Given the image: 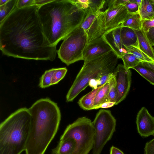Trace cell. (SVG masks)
Masks as SVG:
<instances>
[{
  "label": "cell",
  "mask_w": 154,
  "mask_h": 154,
  "mask_svg": "<svg viewBox=\"0 0 154 154\" xmlns=\"http://www.w3.org/2000/svg\"><path fill=\"white\" fill-rule=\"evenodd\" d=\"M106 1L104 0H89L88 9L95 12H98L103 8Z\"/></svg>",
  "instance_id": "29"
},
{
  "label": "cell",
  "mask_w": 154,
  "mask_h": 154,
  "mask_svg": "<svg viewBox=\"0 0 154 154\" xmlns=\"http://www.w3.org/2000/svg\"><path fill=\"white\" fill-rule=\"evenodd\" d=\"M67 70L66 67L55 68L52 80V85L58 83L65 76Z\"/></svg>",
  "instance_id": "28"
},
{
  "label": "cell",
  "mask_w": 154,
  "mask_h": 154,
  "mask_svg": "<svg viewBox=\"0 0 154 154\" xmlns=\"http://www.w3.org/2000/svg\"><path fill=\"white\" fill-rule=\"evenodd\" d=\"M75 142L72 138L60 140L57 146L52 150V154H74Z\"/></svg>",
  "instance_id": "16"
},
{
  "label": "cell",
  "mask_w": 154,
  "mask_h": 154,
  "mask_svg": "<svg viewBox=\"0 0 154 154\" xmlns=\"http://www.w3.org/2000/svg\"><path fill=\"white\" fill-rule=\"evenodd\" d=\"M154 27V17L150 20H142V29L146 33L149 29Z\"/></svg>",
  "instance_id": "35"
},
{
  "label": "cell",
  "mask_w": 154,
  "mask_h": 154,
  "mask_svg": "<svg viewBox=\"0 0 154 154\" xmlns=\"http://www.w3.org/2000/svg\"><path fill=\"white\" fill-rule=\"evenodd\" d=\"M95 135L92 122L84 116L68 125L60 140L73 139L76 144L74 154H88L93 148Z\"/></svg>",
  "instance_id": "6"
},
{
  "label": "cell",
  "mask_w": 154,
  "mask_h": 154,
  "mask_svg": "<svg viewBox=\"0 0 154 154\" xmlns=\"http://www.w3.org/2000/svg\"><path fill=\"white\" fill-rule=\"evenodd\" d=\"M121 39L124 47L138 45L137 37L134 30L129 28L121 27Z\"/></svg>",
  "instance_id": "17"
},
{
  "label": "cell",
  "mask_w": 154,
  "mask_h": 154,
  "mask_svg": "<svg viewBox=\"0 0 154 154\" xmlns=\"http://www.w3.org/2000/svg\"><path fill=\"white\" fill-rule=\"evenodd\" d=\"M133 69L135 70L150 84L154 85V70L144 66L140 63Z\"/></svg>",
  "instance_id": "22"
},
{
  "label": "cell",
  "mask_w": 154,
  "mask_h": 154,
  "mask_svg": "<svg viewBox=\"0 0 154 154\" xmlns=\"http://www.w3.org/2000/svg\"><path fill=\"white\" fill-rule=\"evenodd\" d=\"M87 43L86 33L81 27H78L63 39L57 51L58 57L67 66L83 60V51Z\"/></svg>",
  "instance_id": "7"
},
{
  "label": "cell",
  "mask_w": 154,
  "mask_h": 154,
  "mask_svg": "<svg viewBox=\"0 0 154 154\" xmlns=\"http://www.w3.org/2000/svg\"><path fill=\"white\" fill-rule=\"evenodd\" d=\"M55 68L45 71L41 78L39 86L41 88H45L52 85V80Z\"/></svg>",
  "instance_id": "27"
},
{
  "label": "cell",
  "mask_w": 154,
  "mask_h": 154,
  "mask_svg": "<svg viewBox=\"0 0 154 154\" xmlns=\"http://www.w3.org/2000/svg\"><path fill=\"white\" fill-rule=\"evenodd\" d=\"M146 33L152 45L154 46V27L149 29Z\"/></svg>",
  "instance_id": "36"
},
{
  "label": "cell",
  "mask_w": 154,
  "mask_h": 154,
  "mask_svg": "<svg viewBox=\"0 0 154 154\" xmlns=\"http://www.w3.org/2000/svg\"><path fill=\"white\" fill-rule=\"evenodd\" d=\"M29 109L20 108L0 125V154H20L25 151L30 129Z\"/></svg>",
  "instance_id": "4"
},
{
  "label": "cell",
  "mask_w": 154,
  "mask_h": 154,
  "mask_svg": "<svg viewBox=\"0 0 154 154\" xmlns=\"http://www.w3.org/2000/svg\"><path fill=\"white\" fill-rule=\"evenodd\" d=\"M9 0H0V6L5 4L8 2Z\"/></svg>",
  "instance_id": "42"
},
{
  "label": "cell",
  "mask_w": 154,
  "mask_h": 154,
  "mask_svg": "<svg viewBox=\"0 0 154 154\" xmlns=\"http://www.w3.org/2000/svg\"><path fill=\"white\" fill-rule=\"evenodd\" d=\"M92 123L95 135L92 154H100L115 131L116 120L110 110L101 109L97 114Z\"/></svg>",
  "instance_id": "8"
},
{
  "label": "cell",
  "mask_w": 154,
  "mask_h": 154,
  "mask_svg": "<svg viewBox=\"0 0 154 154\" xmlns=\"http://www.w3.org/2000/svg\"><path fill=\"white\" fill-rule=\"evenodd\" d=\"M79 8L86 10L89 7V0H70Z\"/></svg>",
  "instance_id": "31"
},
{
  "label": "cell",
  "mask_w": 154,
  "mask_h": 154,
  "mask_svg": "<svg viewBox=\"0 0 154 154\" xmlns=\"http://www.w3.org/2000/svg\"><path fill=\"white\" fill-rule=\"evenodd\" d=\"M142 20H150L154 17V4L152 0H142L139 9Z\"/></svg>",
  "instance_id": "18"
},
{
  "label": "cell",
  "mask_w": 154,
  "mask_h": 154,
  "mask_svg": "<svg viewBox=\"0 0 154 154\" xmlns=\"http://www.w3.org/2000/svg\"><path fill=\"white\" fill-rule=\"evenodd\" d=\"M152 0V2H153V3L154 4V0Z\"/></svg>",
  "instance_id": "43"
},
{
  "label": "cell",
  "mask_w": 154,
  "mask_h": 154,
  "mask_svg": "<svg viewBox=\"0 0 154 154\" xmlns=\"http://www.w3.org/2000/svg\"><path fill=\"white\" fill-rule=\"evenodd\" d=\"M124 5L127 8L129 13L135 14L139 13L138 6L136 3L133 2L132 0H129V2Z\"/></svg>",
  "instance_id": "30"
},
{
  "label": "cell",
  "mask_w": 154,
  "mask_h": 154,
  "mask_svg": "<svg viewBox=\"0 0 154 154\" xmlns=\"http://www.w3.org/2000/svg\"><path fill=\"white\" fill-rule=\"evenodd\" d=\"M142 0H132V1L136 3L139 8L140 5Z\"/></svg>",
  "instance_id": "41"
},
{
  "label": "cell",
  "mask_w": 154,
  "mask_h": 154,
  "mask_svg": "<svg viewBox=\"0 0 154 154\" xmlns=\"http://www.w3.org/2000/svg\"><path fill=\"white\" fill-rule=\"evenodd\" d=\"M121 58L123 61L124 66L127 70L133 69L141 63L133 54L128 52L123 54Z\"/></svg>",
  "instance_id": "25"
},
{
  "label": "cell",
  "mask_w": 154,
  "mask_h": 154,
  "mask_svg": "<svg viewBox=\"0 0 154 154\" xmlns=\"http://www.w3.org/2000/svg\"><path fill=\"white\" fill-rule=\"evenodd\" d=\"M104 85L98 86L83 96L79 100L78 104L84 110H89L93 109L96 94L100 89Z\"/></svg>",
  "instance_id": "19"
},
{
  "label": "cell",
  "mask_w": 154,
  "mask_h": 154,
  "mask_svg": "<svg viewBox=\"0 0 154 154\" xmlns=\"http://www.w3.org/2000/svg\"><path fill=\"white\" fill-rule=\"evenodd\" d=\"M117 92L115 105L124 100L129 91L131 82L132 73L130 69L127 70L123 65L119 64L114 71Z\"/></svg>",
  "instance_id": "10"
},
{
  "label": "cell",
  "mask_w": 154,
  "mask_h": 154,
  "mask_svg": "<svg viewBox=\"0 0 154 154\" xmlns=\"http://www.w3.org/2000/svg\"><path fill=\"white\" fill-rule=\"evenodd\" d=\"M31 116L30 133L26 154H44L58 129L61 113L57 104L42 98L29 109Z\"/></svg>",
  "instance_id": "3"
},
{
  "label": "cell",
  "mask_w": 154,
  "mask_h": 154,
  "mask_svg": "<svg viewBox=\"0 0 154 154\" xmlns=\"http://www.w3.org/2000/svg\"><path fill=\"white\" fill-rule=\"evenodd\" d=\"M124 48L128 52L133 54L141 63L154 62L153 60L148 56L140 49L138 45L137 46H126Z\"/></svg>",
  "instance_id": "21"
},
{
  "label": "cell",
  "mask_w": 154,
  "mask_h": 154,
  "mask_svg": "<svg viewBox=\"0 0 154 154\" xmlns=\"http://www.w3.org/2000/svg\"><path fill=\"white\" fill-rule=\"evenodd\" d=\"M17 0H9L0 6V23L2 22L16 7Z\"/></svg>",
  "instance_id": "24"
},
{
  "label": "cell",
  "mask_w": 154,
  "mask_h": 154,
  "mask_svg": "<svg viewBox=\"0 0 154 154\" xmlns=\"http://www.w3.org/2000/svg\"><path fill=\"white\" fill-rule=\"evenodd\" d=\"M135 31L137 37L139 48L148 56L154 60V49L147 37L146 33L142 29Z\"/></svg>",
  "instance_id": "15"
},
{
  "label": "cell",
  "mask_w": 154,
  "mask_h": 154,
  "mask_svg": "<svg viewBox=\"0 0 154 154\" xmlns=\"http://www.w3.org/2000/svg\"><path fill=\"white\" fill-rule=\"evenodd\" d=\"M116 103L113 102H106L103 103L100 105L94 107L93 109H97L100 108H107L112 107L115 105Z\"/></svg>",
  "instance_id": "37"
},
{
  "label": "cell",
  "mask_w": 154,
  "mask_h": 154,
  "mask_svg": "<svg viewBox=\"0 0 154 154\" xmlns=\"http://www.w3.org/2000/svg\"><path fill=\"white\" fill-rule=\"evenodd\" d=\"M109 80V88L108 94L104 103L113 102L116 103L117 99V92L116 81L113 73L110 75Z\"/></svg>",
  "instance_id": "26"
},
{
  "label": "cell",
  "mask_w": 154,
  "mask_h": 154,
  "mask_svg": "<svg viewBox=\"0 0 154 154\" xmlns=\"http://www.w3.org/2000/svg\"><path fill=\"white\" fill-rule=\"evenodd\" d=\"M52 0H35L34 5L39 7L44 5L52 1Z\"/></svg>",
  "instance_id": "39"
},
{
  "label": "cell",
  "mask_w": 154,
  "mask_h": 154,
  "mask_svg": "<svg viewBox=\"0 0 154 154\" xmlns=\"http://www.w3.org/2000/svg\"><path fill=\"white\" fill-rule=\"evenodd\" d=\"M106 10L105 32L120 26L128 14L123 5L108 8Z\"/></svg>",
  "instance_id": "11"
},
{
  "label": "cell",
  "mask_w": 154,
  "mask_h": 154,
  "mask_svg": "<svg viewBox=\"0 0 154 154\" xmlns=\"http://www.w3.org/2000/svg\"><path fill=\"white\" fill-rule=\"evenodd\" d=\"M86 11V15L80 26L86 33L88 43L102 37L105 32L106 11L97 13L88 9Z\"/></svg>",
  "instance_id": "9"
},
{
  "label": "cell",
  "mask_w": 154,
  "mask_h": 154,
  "mask_svg": "<svg viewBox=\"0 0 154 154\" xmlns=\"http://www.w3.org/2000/svg\"><path fill=\"white\" fill-rule=\"evenodd\" d=\"M136 124L137 132L142 137H146L154 135V117L145 107H142L138 112Z\"/></svg>",
  "instance_id": "12"
},
{
  "label": "cell",
  "mask_w": 154,
  "mask_h": 154,
  "mask_svg": "<svg viewBox=\"0 0 154 154\" xmlns=\"http://www.w3.org/2000/svg\"><path fill=\"white\" fill-rule=\"evenodd\" d=\"M121 26L129 28L134 30L142 29V20L139 13L128 14L126 18Z\"/></svg>",
  "instance_id": "20"
},
{
  "label": "cell",
  "mask_w": 154,
  "mask_h": 154,
  "mask_svg": "<svg viewBox=\"0 0 154 154\" xmlns=\"http://www.w3.org/2000/svg\"><path fill=\"white\" fill-rule=\"evenodd\" d=\"M129 2V0H108L106 1V3L108 8L114 7L120 5H125Z\"/></svg>",
  "instance_id": "32"
},
{
  "label": "cell",
  "mask_w": 154,
  "mask_h": 154,
  "mask_svg": "<svg viewBox=\"0 0 154 154\" xmlns=\"http://www.w3.org/2000/svg\"><path fill=\"white\" fill-rule=\"evenodd\" d=\"M39 6L17 7L0 23V49L9 57L52 61L56 46L51 45L43 30L38 13Z\"/></svg>",
  "instance_id": "1"
},
{
  "label": "cell",
  "mask_w": 154,
  "mask_h": 154,
  "mask_svg": "<svg viewBox=\"0 0 154 154\" xmlns=\"http://www.w3.org/2000/svg\"><path fill=\"white\" fill-rule=\"evenodd\" d=\"M86 11L79 8L70 0H52L39 6L38 13L45 35L51 45L61 40L80 26Z\"/></svg>",
  "instance_id": "2"
},
{
  "label": "cell",
  "mask_w": 154,
  "mask_h": 154,
  "mask_svg": "<svg viewBox=\"0 0 154 154\" xmlns=\"http://www.w3.org/2000/svg\"><path fill=\"white\" fill-rule=\"evenodd\" d=\"M121 27L119 26L105 32L103 35L104 39L119 58L127 53L123 46L121 39Z\"/></svg>",
  "instance_id": "14"
},
{
  "label": "cell",
  "mask_w": 154,
  "mask_h": 154,
  "mask_svg": "<svg viewBox=\"0 0 154 154\" xmlns=\"http://www.w3.org/2000/svg\"><path fill=\"white\" fill-rule=\"evenodd\" d=\"M109 88V83L108 80L107 82L104 84L97 92L95 97L93 108L104 103L107 97Z\"/></svg>",
  "instance_id": "23"
},
{
  "label": "cell",
  "mask_w": 154,
  "mask_h": 154,
  "mask_svg": "<svg viewBox=\"0 0 154 154\" xmlns=\"http://www.w3.org/2000/svg\"><path fill=\"white\" fill-rule=\"evenodd\" d=\"M110 154H124V153L118 148L112 146L110 149Z\"/></svg>",
  "instance_id": "38"
},
{
  "label": "cell",
  "mask_w": 154,
  "mask_h": 154,
  "mask_svg": "<svg viewBox=\"0 0 154 154\" xmlns=\"http://www.w3.org/2000/svg\"><path fill=\"white\" fill-rule=\"evenodd\" d=\"M119 58L113 51L104 55L84 61L66 96V101L72 102L89 86V82L100 75L113 72Z\"/></svg>",
  "instance_id": "5"
},
{
  "label": "cell",
  "mask_w": 154,
  "mask_h": 154,
  "mask_svg": "<svg viewBox=\"0 0 154 154\" xmlns=\"http://www.w3.org/2000/svg\"><path fill=\"white\" fill-rule=\"evenodd\" d=\"M144 154H154V138L146 143Z\"/></svg>",
  "instance_id": "33"
},
{
  "label": "cell",
  "mask_w": 154,
  "mask_h": 154,
  "mask_svg": "<svg viewBox=\"0 0 154 154\" xmlns=\"http://www.w3.org/2000/svg\"><path fill=\"white\" fill-rule=\"evenodd\" d=\"M112 51L103 36L88 43L83 53V60H88Z\"/></svg>",
  "instance_id": "13"
},
{
  "label": "cell",
  "mask_w": 154,
  "mask_h": 154,
  "mask_svg": "<svg viewBox=\"0 0 154 154\" xmlns=\"http://www.w3.org/2000/svg\"><path fill=\"white\" fill-rule=\"evenodd\" d=\"M35 0H17L16 7L22 8L34 5Z\"/></svg>",
  "instance_id": "34"
},
{
  "label": "cell",
  "mask_w": 154,
  "mask_h": 154,
  "mask_svg": "<svg viewBox=\"0 0 154 154\" xmlns=\"http://www.w3.org/2000/svg\"><path fill=\"white\" fill-rule=\"evenodd\" d=\"M140 63L143 65L154 70V62L152 63L142 62Z\"/></svg>",
  "instance_id": "40"
}]
</instances>
